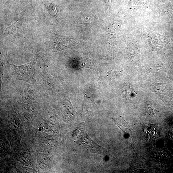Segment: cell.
I'll use <instances>...</instances> for the list:
<instances>
[{"label": "cell", "mask_w": 173, "mask_h": 173, "mask_svg": "<svg viewBox=\"0 0 173 173\" xmlns=\"http://www.w3.org/2000/svg\"><path fill=\"white\" fill-rule=\"evenodd\" d=\"M73 137L74 141L89 151L100 154L105 153L104 148L95 143L87 134H84L81 129H76Z\"/></svg>", "instance_id": "6da1fadb"}, {"label": "cell", "mask_w": 173, "mask_h": 173, "mask_svg": "<svg viewBox=\"0 0 173 173\" xmlns=\"http://www.w3.org/2000/svg\"><path fill=\"white\" fill-rule=\"evenodd\" d=\"M11 65L16 78L27 81L32 80L34 77L35 67L33 62L21 66Z\"/></svg>", "instance_id": "7a4b0ae2"}, {"label": "cell", "mask_w": 173, "mask_h": 173, "mask_svg": "<svg viewBox=\"0 0 173 173\" xmlns=\"http://www.w3.org/2000/svg\"><path fill=\"white\" fill-rule=\"evenodd\" d=\"M20 27L19 23L16 22L11 26L5 29V33L6 36L11 38H16L19 34Z\"/></svg>", "instance_id": "3957f363"}, {"label": "cell", "mask_w": 173, "mask_h": 173, "mask_svg": "<svg viewBox=\"0 0 173 173\" xmlns=\"http://www.w3.org/2000/svg\"><path fill=\"white\" fill-rule=\"evenodd\" d=\"M48 8L50 13L54 14H56V12L54 11L55 8L53 5L51 4V3H49L48 4Z\"/></svg>", "instance_id": "277c9868"}]
</instances>
